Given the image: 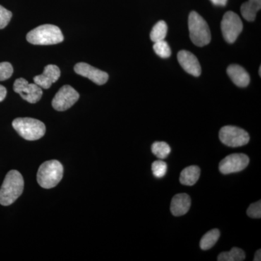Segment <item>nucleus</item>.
<instances>
[{"label": "nucleus", "mask_w": 261, "mask_h": 261, "mask_svg": "<svg viewBox=\"0 0 261 261\" xmlns=\"http://www.w3.org/2000/svg\"><path fill=\"white\" fill-rule=\"evenodd\" d=\"M23 189L24 180L21 173L16 170L10 171L0 189V205H12L22 195Z\"/></svg>", "instance_id": "1"}, {"label": "nucleus", "mask_w": 261, "mask_h": 261, "mask_svg": "<svg viewBox=\"0 0 261 261\" xmlns=\"http://www.w3.org/2000/svg\"><path fill=\"white\" fill-rule=\"evenodd\" d=\"M27 39L29 43L35 45H51L63 42L64 37L58 27L45 24L29 32Z\"/></svg>", "instance_id": "2"}, {"label": "nucleus", "mask_w": 261, "mask_h": 261, "mask_svg": "<svg viewBox=\"0 0 261 261\" xmlns=\"http://www.w3.org/2000/svg\"><path fill=\"white\" fill-rule=\"evenodd\" d=\"M63 176V166L56 160L46 161L41 165L37 173V181L44 189L56 187Z\"/></svg>", "instance_id": "3"}, {"label": "nucleus", "mask_w": 261, "mask_h": 261, "mask_svg": "<svg viewBox=\"0 0 261 261\" xmlns=\"http://www.w3.org/2000/svg\"><path fill=\"white\" fill-rule=\"evenodd\" d=\"M188 27L190 39L196 46L204 47L211 42V31L207 22L195 11L189 16Z\"/></svg>", "instance_id": "4"}, {"label": "nucleus", "mask_w": 261, "mask_h": 261, "mask_svg": "<svg viewBox=\"0 0 261 261\" xmlns=\"http://www.w3.org/2000/svg\"><path fill=\"white\" fill-rule=\"evenodd\" d=\"M12 125L18 135L25 140H38L45 135V125L35 118H15Z\"/></svg>", "instance_id": "5"}, {"label": "nucleus", "mask_w": 261, "mask_h": 261, "mask_svg": "<svg viewBox=\"0 0 261 261\" xmlns=\"http://www.w3.org/2000/svg\"><path fill=\"white\" fill-rule=\"evenodd\" d=\"M219 139L224 145L230 147H242L250 141L248 133L239 127L226 126L219 132Z\"/></svg>", "instance_id": "6"}, {"label": "nucleus", "mask_w": 261, "mask_h": 261, "mask_svg": "<svg viewBox=\"0 0 261 261\" xmlns=\"http://www.w3.org/2000/svg\"><path fill=\"white\" fill-rule=\"evenodd\" d=\"M221 27L223 37L228 43L235 42L243 29L241 19L232 11L225 13Z\"/></svg>", "instance_id": "7"}, {"label": "nucleus", "mask_w": 261, "mask_h": 261, "mask_svg": "<svg viewBox=\"0 0 261 261\" xmlns=\"http://www.w3.org/2000/svg\"><path fill=\"white\" fill-rule=\"evenodd\" d=\"M80 99V94L73 87L65 85L59 89L53 98V107L58 111H65L71 108Z\"/></svg>", "instance_id": "8"}, {"label": "nucleus", "mask_w": 261, "mask_h": 261, "mask_svg": "<svg viewBox=\"0 0 261 261\" xmlns=\"http://www.w3.org/2000/svg\"><path fill=\"white\" fill-rule=\"evenodd\" d=\"M13 89L24 100L32 104L39 102L42 97V89L35 83L29 84L28 81L23 78L15 80Z\"/></svg>", "instance_id": "9"}, {"label": "nucleus", "mask_w": 261, "mask_h": 261, "mask_svg": "<svg viewBox=\"0 0 261 261\" xmlns=\"http://www.w3.org/2000/svg\"><path fill=\"white\" fill-rule=\"evenodd\" d=\"M250 159L245 154H231L220 162L219 171L223 174L240 172L247 168Z\"/></svg>", "instance_id": "10"}, {"label": "nucleus", "mask_w": 261, "mask_h": 261, "mask_svg": "<svg viewBox=\"0 0 261 261\" xmlns=\"http://www.w3.org/2000/svg\"><path fill=\"white\" fill-rule=\"evenodd\" d=\"M74 70L77 74L89 79L97 85H103L109 79V75L106 72L97 69L85 63H77L74 66Z\"/></svg>", "instance_id": "11"}, {"label": "nucleus", "mask_w": 261, "mask_h": 261, "mask_svg": "<svg viewBox=\"0 0 261 261\" xmlns=\"http://www.w3.org/2000/svg\"><path fill=\"white\" fill-rule=\"evenodd\" d=\"M61 76V70L56 65H46L42 74L34 77V83L42 89L50 88L51 84L56 83Z\"/></svg>", "instance_id": "12"}, {"label": "nucleus", "mask_w": 261, "mask_h": 261, "mask_svg": "<svg viewBox=\"0 0 261 261\" xmlns=\"http://www.w3.org/2000/svg\"><path fill=\"white\" fill-rule=\"evenodd\" d=\"M178 61L182 68L194 76L198 77L201 74V66L197 57L190 51L181 50L178 53Z\"/></svg>", "instance_id": "13"}, {"label": "nucleus", "mask_w": 261, "mask_h": 261, "mask_svg": "<svg viewBox=\"0 0 261 261\" xmlns=\"http://www.w3.org/2000/svg\"><path fill=\"white\" fill-rule=\"evenodd\" d=\"M191 198L186 193L177 194L173 197L171 203V211L174 216H184L190 210Z\"/></svg>", "instance_id": "14"}, {"label": "nucleus", "mask_w": 261, "mask_h": 261, "mask_svg": "<svg viewBox=\"0 0 261 261\" xmlns=\"http://www.w3.org/2000/svg\"><path fill=\"white\" fill-rule=\"evenodd\" d=\"M227 73L229 78L239 87H246L250 82V75L246 70L238 65H231L228 67Z\"/></svg>", "instance_id": "15"}, {"label": "nucleus", "mask_w": 261, "mask_h": 261, "mask_svg": "<svg viewBox=\"0 0 261 261\" xmlns=\"http://www.w3.org/2000/svg\"><path fill=\"white\" fill-rule=\"evenodd\" d=\"M200 176V168L197 166L187 167L180 174V182L181 185L192 186L198 181Z\"/></svg>", "instance_id": "16"}, {"label": "nucleus", "mask_w": 261, "mask_h": 261, "mask_svg": "<svg viewBox=\"0 0 261 261\" xmlns=\"http://www.w3.org/2000/svg\"><path fill=\"white\" fill-rule=\"evenodd\" d=\"M261 0H248L241 6L242 15L247 21H254L257 12L260 10Z\"/></svg>", "instance_id": "17"}, {"label": "nucleus", "mask_w": 261, "mask_h": 261, "mask_svg": "<svg viewBox=\"0 0 261 261\" xmlns=\"http://www.w3.org/2000/svg\"><path fill=\"white\" fill-rule=\"evenodd\" d=\"M220 231L218 228L211 230L208 232L205 233L200 242V248L202 250H210L216 245L220 238Z\"/></svg>", "instance_id": "18"}, {"label": "nucleus", "mask_w": 261, "mask_h": 261, "mask_svg": "<svg viewBox=\"0 0 261 261\" xmlns=\"http://www.w3.org/2000/svg\"><path fill=\"white\" fill-rule=\"evenodd\" d=\"M245 252L238 247H233L230 251L223 252L217 257L219 261H243L245 259Z\"/></svg>", "instance_id": "19"}, {"label": "nucleus", "mask_w": 261, "mask_h": 261, "mask_svg": "<svg viewBox=\"0 0 261 261\" xmlns=\"http://www.w3.org/2000/svg\"><path fill=\"white\" fill-rule=\"evenodd\" d=\"M168 27L166 22L163 20L158 22L154 25L150 33V39L153 42L165 40L167 35Z\"/></svg>", "instance_id": "20"}, {"label": "nucleus", "mask_w": 261, "mask_h": 261, "mask_svg": "<svg viewBox=\"0 0 261 261\" xmlns=\"http://www.w3.org/2000/svg\"><path fill=\"white\" fill-rule=\"evenodd\" d=\"M152 153L159 158V159H166L168 154L171 153V147L165 142H155L152 144Z\"/></svg>", "instance_id": "21"}, {"label": "nucleus", "mask_w": 261, "mask_h": 261, "mask_svg": "<svg viewBox=\"0 0 261 261\" xmlns=\"http://www.w3.org/2000/svg\"><path fill=\"white\" fill-rule=\"evenodd\" d=\"M153 49L156 54L161 58H168L171 56V48L169 44L165 40L154 42Z\"/></svg>", "instance_id": "22"}, {"label": "nucleus", "mask_w": 261, "mask_h": 261, "mask_svg": "<svg viewBox=\"0 0 261 261\" xmlns=\"http://www.w3.org/2000/svg\"><path fill=\"white\" fill-rule=\"evenodd\" d=\"M152 173L156 178H163L167 172V164L163 161H156L152 164Z\"/></svg>", "instance_id": "23"}, {"label": "nucleus", "mask_w": 261, "mask_h": 261, "mask_svg": "<svg viewBox=\"0 0 261 261\" xmlns=\"http://www.w3.org/2000/svg\"><path fill=\"white\" fill-rule=\"evenodd\" d=\"M13 73V65L8 62L0 63V82L10 79Z\"/></svg>", "instance_id": "24"}, {"label": "nucleus", "mask_w": 261, "mask_h": 261, "mask_svg": "<svg viewBox=\"0 0 261 261\" xmlns=\"http://www.w3.org/2000/svg\"><path fill=\"white\" fill-rule=\"evenodd\" d=\"M12 16L13 14L10 10L5 9L4 7L0 5V29H3L8 25Z\"/></svg>", "instance_id": "25"}, {"label": "nucleus", "mask_w": 261, "mask_h": 261, "mask_svg": "<svg viewBox=\"0 0 261 261\" xmlns=\"http://www.w3.org/2000/svg\"><path fill=\"white\" fill-rule=\"evenodd\" d=\"M247 216L253 219H260L261 217V202L260 200L251 204L249 206L247 211Z\"/></svg>", "instance_id": "26"}, {"label": "nucleus", "mask_w": 261, "mask_h": 261, "mask_svg": "<svg viewBox=\"0 0 261 261\" xmlns=\"http://www.w3.org/2000/svg\"><path fill=\"white\" fill-rule=\"evenodd\" d=\"M7 95V89L4 86L0 84V102H3Z\"/></svg>", "instance_id": "27"}, {"label": "nucleus", "mask_w": 261, "mask_h": 261, "mask_svg": "<svg viewBox=\"0 0 261 261\" xmlns=\"http://www.w3.org/2000/svg\"><path fill=\"white\" fill-rule=\"evenodd\" d=\"M213 4L219 5V6H225L227 3L228 0H211Z\"/></svg>", "instance_id": "28"}, {"label": "nucleus", "mask_w": 261, "mask_h": 261, "mask_svg": "<svg viewBox=\"0 0 261 261\" xmlns=\"http://www.w3.org/2000/svg\"><path fill=\"white\" fill-rule=\"evenodd\" d=\"M254 261H260L261 260V250H257L254 257Z\"/></svg>", "instance_id": "29"}, {"label": "nucleus", "mask_w": 261, "mask_h": 261, "mask_svg": "<svg viewBox=\"0 0 261 261\" xmlns=\"http://www.w3.org/2000/svg\"><path fill=\"white\" fill-rule=\"evenodd\" d=\"M261 67L260 66V68H259V75H261Z\"/></svg>", "instance_id": "30"}]
</instances>
